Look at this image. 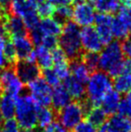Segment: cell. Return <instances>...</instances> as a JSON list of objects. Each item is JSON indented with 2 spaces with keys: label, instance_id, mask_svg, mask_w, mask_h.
Returning a JSON list of instances; mask_svg holds the SVG:
<instances>
[{
  "label": "cell",
  "instance_id": "cell-1",
  "mask_svg": "<svg viewBox=\"0 0 131 132\" xmlns=\"http://www.w3.org/2000/svg\"><path fill=\"white\" fill-rule=\"evenodd\" d=\"M113 88L112 78L102 70H95L91 73L85 83V96L90 106L101 105L105 94Z\"/></svg>",
  "mask_w": 131,
  "mask_h": 132
},
{
  "label": "cell",
  "instance_id": "cell-2",
  "mask_svg": "<svg viewBox=\"0 0 131 132\" xmlns=\"http://www.w3.org/2000/svg\"><path fill=\"white\" fill-rule=\"evenodd\" d=\"M99 54V69L106 72L110 77H116L122 71L123 53L118 40H112L103 46Z\"/></svg>",
  "mask_w": 131,
  "mask_h": 132
},
{
  "label": "cell",
  "instance_id": "cell-3",
  "mask_svg": "<svg viewBox=\"0 0 131 132\" xmlns=\"http://www.w3.org/2000/svg\"><path fill=\"white\" fill-rule=\"evenodd\" d=\"M81 28L74 22L68 21L63 24V29L58 38L59 48L65 52L69 59H78L82 55L80 40Z\"/></svg>",
  "mask_w": 131,
  "mask_h": 132
},
{
  "label": "cell",
  "instance_id": "cell-4",
  "mask_svg": "<svg viewBox=\"0 0 131 132\" xmlns=\"http://www.w3.org/2000/svg\"><path fill=\"white\" fill-rule=\"evenodd\" d=\"M39 106L30 94H21L15 99L14 118L21 129L33 130L37 127V111Z\"/></svg>",
  "mask_w": 131,
  "mask_h": 132
},
{
  "label": "cell",
  "instance_id": "cell-5",
  "mask_svg": "<svg viewBox=\"0 0 131 132\" xmlns=\"http://www.w3.org/2000/svg\"><path fill=\"white\" fill-rule=\"evenodd\" d=\"M87 102L74 101L58 110V122L68 130L73 129L85 117L86 111L89 107Z\"/></svg>",
  "mask_w": 131,
  "mask_h": 132
},
{
  "label": "cell",
  "instance_id": "cell-6",
  "mask_svg": "<svg viewBox=\"0 0 131 132\" xmlns=\"http://www.w3.org/2000/svg\"><path fill=\"white\" fill-rule=\"evenodd\" d=\"M8 9L12 14L22 18L27 31H32L39 25L40 16L37 14L36 9L27 0H11Z\"/></svg>",
  "mask_w": 131,
  "mask_h": 132
},
{
  "label": "cell",
  "instance_id": "cell-7",
  "mask_svg": "<svg viewBox=\"0 0 131 132\" xmlns=\"http://www.w3.org/2000/svg\"><path fill=\"white\" fill-rule=\"evenodd\" d=\"M0 88L4 94L17 98L24 89V83L20 79L14 68L6 67L0 73Z\"/></svg>",
  "mask_w": 131,
  "mask_h": 132
},
{
  "label": "cell",
  "instance_id": "cell-8",
  "mask_svg": "<svg viewBox=\"0 0 131 132\" xmlns=\"http://www.w3.org/2000/svg\"><path fill=\"white\" fill-rule=\"evenodd\" d=\"M29 94L32 96L39 107H47L51 105L52 87L41 77L27 84Z\"/></svg>",
  "mask_w": 131,
  "mask_h": 132
},
{
  "label": "cell",
  "instance_id": "cell-9",
  "mask_svg": "<svg viewBox=\"0 0 131 132\" xmlns=\"http://www.w3.org/2000/svg\"><path fill=\"white\" fill-rule=\"evenodd\" d=\"M96 14L93 5L86 0L77 1L74 7H72V19L80 28L93 25Z\"/></svg>",
  "mask_w": 131,
  "mask_h": 132
},
{
  "label": "cell",
  "instance_id": "cell-10",
  "mask_svg": "<svg viewBox=\"0 0 131 132\" xmlns=\"http://www.w3.org/2000/svg\"><path fill=\"white\" fill-rule=\"evenodd\" d=\"M11 42L15 50L18 61L36 63L34 44L32 43L30 36L27 35V33L12 37Z\"/></svg>",
  "mask_w": 131,
  "mask_h": 132
},
{
  "label": "cell",
  "instance_id": "cell-11",
  "mask_svg": "<svg viewBox=\"0 0 131 132\" xmlns=\"http://www.w3.org/2000/svg\"><path fill=\"white\" fill-rule=\"evenodd\" d=\"M80 40L82 50L84 52L99 53L104 46L95 27L92 25L81 28Z\"/></svg>",
  "mask_w": 131,
  "mask_h": 132
},
{
  "label": "cell",
  "instance_id": "cell-12",
  "mask_svg": "<svg viewBox=\"0 0 131 132\" xmlns=\"http://www.w3.org/2000/svg\"><path fill=\"white\" fill-rule=\"evenodd\" d=\"M114 16L109 14H96L94 20L95 29L98 32L100 38L104 45L110 43L114 40L113 33H112V23H113Z\"/></svg>",
  "mask_w": 131,
  "mask_h": 132
},
{
  "label": "cell",
  "instance_id": "cell-13",
  "mask_svg": "<svg viewBox=\"0 0 131 132\" xmlns=\"http://www.w3.org/2000/svg\"><path fill=\"white\" fill-rule=\"evenodd\" d=\"M16 74L24 84H28L32 80L38 78L41 75L40 68L36 63H30L26 61H18L14 68Z\"/></svg>",
  "mask_w": 131,
  "mask_h": 132
},
{
  "label": "cell",
  "instance_id": "cell-14",
  "mask_svg": "<svg viewBox=\"0 0 131 132\" xmlns=\"http://www.w3.org/2000/svg\"><path fill=\"white\" fill-rule=\"evenodd\" d=\"M35 29L38 30L42 37L49 36L58 38L63 29V23L52 16L41 19L39 23V25Z\"/></svg>",
  "mask_w": 131,
  "mask_h": 132
},
{
  "label": "cell",
  "instance_id": "cell-15",
  "mask_svg": "<svg viewBox=\"0 0 131 132\" xmlns=\"http://www.w3.org/2000/svg\"><path fill=\"white\" fill-rule=\"evenodd\" d=\"M100 129L105 132H131V125L128 119L117 113L110 115Z\"/></svg>",
  "mask_w": 131,
  "mask_h": 132
},
{
  "label": "cell",
  "instance_id": "cell-16",
  "mask_svg": "<svg viewBox=\"0 0 131 132\" xmlns=\"http://www.w3.org/2000/svg\"><path fill=\"white\" fill-rule=\"evenodd\" d=\"M3 24L5 28L7 34L12 37L27 33V29L23 23V21L19 16L14 15V14L5 16Z\"/></svg>",
  "mask_w": 131,
  "mask_h": 132
},
{
  "label": "cell",
  "instance_id": "cell-17",
  "mask_svg": "<svg viewBox=\"0 0 131 132\" xmlns=\"http://www.w3.org/2000/svg\"><path fill=\"white\" fill-rule=\"evenodd\" d=\"M64 86L72 99L75 101H83L85 96V85L70 76L64 80Z\"/></svg>",
  "mask_w": 131,
  "mask_h": 132
},
{
  "label": "cell",
  "instance_id": "cell-18",
  "mask_svg": "<svg viewBox=\"0 0 131 132\" xmlns=\"http://www.w3.org/2000/svg\"><path fill=\"white\" fill-rule=\"evenodd\" d=\"M72 101L71 96L69 95L63 85H58L52 88V94H51V105L53 109L58 111L62 109L64 106Z\"/></svg>",
  "mask_w": 131,
  "mask_h": 132
},
{
  "label": "cell",
  "instance_id": "cell-19",
  "mask_svg": "<svg viewBox=\"0 0 131 132\" xmlns=\"http://www.w3.org/2000/svg\"><path fill=\"white\" fill-rule=\"evenodd\" d=\"M121 100V94L113 88L109 91L101 100V108L107 115H113L117 113L118 107Z\"/></svg>",
  "mask_w": 131,
  "mask_h": 132
},
{
  "label": "cell",
  "instance_id": "cell-20",
  "mask_svg": "<svg viewBox=\"0 0 131 132\" xmlns=\"http://www.w3.org/2000/svg\"><path fill=\"white\" fill-rule=\"evenodd\" d=\"M70 73H71V77L85 85L91 76L92 71L86 67L82 59L78 57V59H73L72 63L70 64Z\"/></svg>",
  "mask_w": 131,
  "mask_h": 132
},
{
  "label": "cell",
  "instance_id": "cell-21",
  "mask_svg": "<svg viewBox=\"0 0 131 132\" xmlns=\"http://www.w3.org/2000/svg\"><path fill=\"white\" fill-rule=\"evenodd\" d=\"M94 9L101 14H112L120 8V0H88Z\"/></svg>",
  "mask_w": 131,
  "mask_h": 132
},
{
  "label": "cell",
  "instance_id": "cell-22",
  "mask_svg": "<svg viewBox=\"0 0 131 132\" xmlns=\"http://www.w3.org/2000/svg\"><path fill=\"white\" fill-rule=\"evenodd\" d=\"M57 118L56 111L49 106L39 107L37 111V126L40 129H45L55 121Z\"/></svg>",
  "mask_w": 131,
  "mask_h": 132
},
{
  "label": "cell",
  "instance_id": "cell-23",
  "mask_svg": "<svg viewBox=\"0 0 131 132\" xmlns=\"http://www.w3.org/2000/svg\"><path fill=\"white\" fill-rule=\"evenodd\" d=\"M107 116L108 115L100 106H89L85 114L87 121H89L96 128H101L106 122L108 119Z\"/></svg>",
  "mask_w": 131,
  "mask_h": 132
},
{
  "label": "cell",
  "instance_id": "cell-24",
  "mask_svg": "<svg viewBox=\"0 0 131 132\" xmlns=\"http://www.w3.org/2000/svg\"><path fill=\"white\" fill-rule=\"evenodd\" d=\"M15 99L16 98L6 94H4L2 96H0V113L3 120L14 118Z\"/></svg>",
  "mask_w": 131,
  "mask_h": 132
},
{
  "label": "cell",
  "instance_id": "cell-25",
  "mask_svg": "<svg viewBox=\"0 0 131 132\" xmlns=\"http://www.w3.org/2000/svg\"><path fill=\"white\" fill-rule=\"evenodd\" d=\"M36 63L40 69H47L52 67L51 51L42 45H37L34 49Z\"/></svg>",
  "mask_w": 131,
  "mask_h": 132
},
{
  "label": "cell",
  "instance_id": "cell-26",
  "mask_svg": "<svg viewBox=\"0 0 131 132\" xmlns=\"http://www.w3.org/2000/svg\"><path fill=\"white\" fill-rule=\"evenodd\" d=\"M113 89L119 94H128L131 89V74L122 73L112 80Z\"/></svg>",
  "mask_w": 131,
  "mask_h": 132
},
{
  "label": "cell",
  "instance_id": "cell-27",
  "mask_svg": "<svg viewBox=\"0 0 131 132\" xmlns=\"http://www.w3.org/2000/svg\"><path fill=\"white\" fill-rule=\"evenodd\" d=\"M111 29H112V33H113V37L116 40H123L130 36V32L128 31V30L116 17H114Z\"/></svg>",
  "mask_w": 131,
  "mask_h": 132
},
{
  "label": "cell",
  "instance_id": "cell-28",
  "mask_svg": "<svg viewBox=\"0 0 131 132\" xmlns=\"http://www.w3.org/2000/svg\"><path fill=\"white\" fill-rule=\"evenodd\" d=\"M35 9H36L37 14L40 16V18L43 19V18H48V17H52V16H54L56 6H55L51 2H49V0H45V1L42 2L40 5H38Z\"/></svg>",
  "mask_w": 131,
  "mask_h": 132
},
{
  "label": "cell",
  "instance_id": "cell-29",
  "mask_svg": "<svg viewBox=\"0 0 131 132\" xmlns=\"http://www.w3.org/2000/svg\"><path fill=\"white\" fill-rule=\"evenodd\" d=\"M116 18L128 30L131 34V6H120L117 12Z\"/></svg>",
  "mask_w": 131,
  "mask_h": 132
},
{
  "label": "cell",
  "instance_id": "cell-30",
  "mask_svg": "<svg viewBox=\"0 0 131 132\" xmlns=\"http://www.w3.org/2000/svg\"><path fill=\"white\" fill-rule=\"evenodd\" d=\"M81 59L92 72L99 68V54L94 52H84L81 55Z\"/></svg>",
  "mask_w": 131,
  "mask_h": 132
},
{
  "label": "cell",
  "instance_id": "cell-31",
  "mask_svg": "<svg viewBox=\"0 0 131 132\" xmlns=\"http://www.w3.org/2000/svg\"><path fill=\"white\" fill-rule=\"evenodd\" d=\"M54 17L64 24L66 22L70 21L72 18V7L70 6V5L57 6Z\"/></svg>",
  "mask_w": 131,
  "mask_h": 132
},
{
  "label": "cell",
  "instance_id": "cell-32",
  "mask_svg": "<svg viewBox=\"0 0 131 132\" xmlns=\"http://www.w3.org/2000/svg\"><path fill=\"white\" fill-rule=\"evenodd\" d=\"M53 70L55 73L58 75L60 80H66L67 77L71 76L70 73V64L69 61H64V62H59L53 64Z\"/></svg>",
  "mask_w": 131,
  "mask_h": 132
},
{
  "label": "cell",
  "instance_id": "cell-33",
  "mask_svg": "<svg viewBox=\"0 0 131 132\" xmlns=\"http://www.w3.org/2000/svg\"><path fill=\"white\" fill-rule=\"evenodd\" d=\"M42 74V78L45 80L51 87H55L57 85H60V82L61 80L59 79V77H58L55 71L53 70L52 68H47V69H43L41 72Z\"/></svg>",
  "mask_w": 131,
  "mask_h": 132
},
{
  "label": "cell",
  "instance_id": "cell-34",
  "mask_svg": "<svg viewBox=\"0 0 131 132\" xmlns=\"http://www.w3.org/2000/svg\"><path fill=\"white\" fill-rule=\"evenodd\" d=\"M117 113L128 120L131 118V101L127 96L125 98H121Z\"/></svg>",
  "mask_w": 131,
  "mask_h": 132
},
{
  "label": "cell",
  "instance_id": "cell-35",
  "mask_svg": "<svg viewBox=\"0 0 131 132\" xmlns=\"http://www.w3.org/2000/svg\"><path fill=\"white\" fill-rule=\"evenodd\" d=\"M0 125V132H21V127L14 118L5 120Z\"/></svg>",
  "mask_w": 131,
  "mask_h": 132
},
{
  "label": "cell",
  "instance_id": "cell-36",
  "mask_svg": "<svg viewBox=\"0 0 131 132\" xmlns=\"http://www.w3.org/2000/svg\"><path fill=\"white\" fill-rule=\"evenodd\" d=\"M5 55L7 62H8V65H14L17 63V56H16L15 50H14L12 42H9V40L7 42L5 48Z\"/></svg>",
  "mask_w": 131,
  "mask_h": 132
},
{
  "label": "cell",
  "instance_id": "cell-37",
  "mask_svg": "<svg viewBox=\"0 0 131 132\" xmlns=\"http://www.w3.org/2000/svg\"><path fill=\"white\" fill-rule=\"evenodd\" d=\"M7 42V35L0 34V69H3L8 66V62L5 55V48Z\"/></svg>",
  "mask_w": 131,
  "mask_h": 132
},
{
  "label": "cell",
  "instance_id": "cell-38",
  "mask_svg": "<svg viewBox=\"0 0 131 132\" xmlns=\"http://www.w3.org/2000/svg\"><path fill=\"white\" fill-rule=\"evenodd\" d=\"M72 132H98V129L87 120H82L72 129Z\"/></svg>",
  "mask_w": 131,
  "mask_h": 132
},
{
  "label": "cell",
  "instance_id": "cell-39",
  "mask_svg": "<svg viewBox=\"0 0 131 132\" xmlns=\"http://www.w3.org/2000/svg\"><path fill=\"white\" fill-rule=\"evenodd\" d=\"M40 45H42L45 48H47V49L52 51L53 49L58 47V38H56V37H49V36L43 37V39L41 40V43Z\"/></svg>",
  "mask_w": 131,
  "mask_h": 132
},
{
  "label": "cell",
  "instance_id": "cell-40",
  "mask_svg": "<svg viewBox=\"0 0 131 132\" xmlns=\"http://www.w3.org/2000/svg\"><path fill=\"white\" fill-rule=\"evenodd\" d=\"M42 132H69V130L63 127L58 121H54L52 124L43 129Z\"/></svg>",
  "mask_w": 131,
  "mask_h": 132
},
{
  "label": "cell",
  "instance_id": "cell-41",
  "mask_svg": "<svg viewBox=\"0 0 131 132\" xmlns=\"http://www.w3.org/2000/svg\"><path fill=\"white\" fill-rule=\"evenodd\" d=\"M121 45V51H122L123 56L127 59H131V37H128L123 40Z\"/></svg>",
  "mask_w": 131,
  "mask_h": 132
},
{
  "label": "cell",
  "instance_id": "cell-42",
  "mask_svg": "<svg viewBox=\"0 0 131 132\" xmlns=\"http://www.w3.org/2000/svg\"><path fill=\"white\" fill-rule=\"evenodd\" d=\"M122 72L131 74V59H125V60H123ZM122 72H121V73H122Z\"/></svg>",
  "mask_w": 131,
  "mask_h": 132
},
{
  "label": "cell",
  "instance_id": "cell-43",
  "mask_svg": "<svg viewBox=\"0 0 131 132\" xmlns=\"http://www.w3.org/2000/svg\"><path fill=\"white\" fill-rule=\"evenodd\" d=\"M44 1H45V0H27V2H28L32 6L34 7V8H36L38 5H40V4Z\"/></svg>",
  "mask_w": 131,
  "mask_h": 132
},
{
  "label": "cell",
  "instance_id": "cell-44",
  "mask_svg": "<svg viewBox=\"0 0 131 132\" xmlns=\"http://www.w3.org/2000/svg\"><path fill=\"white\" fill-rule=\"evenodd\" d=\"M5 13H6V9L0 4V18H4L5 16Z\"/></svg>",
  "mask_w": 131,
  "mask_h": 132
},
{
  "label": "cell",
  "instance_id": "cell-45",
  "mask_svg": "<svg viewBox=\"0 0 131 132\" xmlns=\"http://www.w3.org/2000/svg\"><path fill=\"white\" fill-rule=\"evenodd\" d=\"M10 2H11V0H0V4H1L5 9H8Z\"/></svg>",
  "mask_w": 131,
  "mask_h": 132
},
{
  "label": "cell",
  "instance_id": "cell-46",
  "mask_svg": "<svg viewBox=\"0 0 131 132\" xmlns=\"http://www.w3.org/2000/svg\"><path fill=\"white\" fill-rule=\"evenodd\" d=\"M120 3L123 6H131V0H120Z\"/></svg>",
  "mask_w": 131,
  "mask_h": 132
},
{
  "label": "cell",
  "instance_id": "cell-47",
  "mask_svg": "<svg viewBox=\"0 0 131 132\" xmlns=\"http://www.w3.org/2000/svg\"><path fill=\"white\" fill-rule=\"evenodd\" d=\"M127 97H128V99H129L130 101H131V89L129 90V92H128V94H127Z\"/></svg>",
  "mask_w": 131,
  "mask_h": 132
},
{
  "label": "cell",
  "instance_id": "cell-48",
  "mask_svg": "<svg viewBox=\"0 0 131 132\" xmlns=\"http://www.w3.org/2000/svg\"><path fill=\"white\" fill-rule=\"evenodd\" d=\"M2 120H3V119H2V116H1V113H0V124H1Z\"/></svg>",
  "mask_w": 131,
  "mask_h": 132
},
{
  "label": "cell",
  "instance_id": "cell-49",
  "mask_svg": "<svg viewBox=\"0 0 131 132\" xmlns=\"http://www.w3.org/2000/svg\"><path fill=\"white\" fill-rule=\"evenodd\" d=\"M21 132H31V130H25V129H23V130Z\"/></svg>",
  "mask_w": 131,
  "mask_h": 132
},
{
  "label": "cell",
  "instance_id": "cell-50",
  "mask_svg": "<svg viewBox=\"0 0 131 132\" xmlns=\"http://www.w3.org/2000/svg\"><path fill=\"white\" fill-rule=\"evenodd\" d=\"M98 132H105V131H103L102 129H100V130H99Z\"/></svg>",
  "mask_w": 131,
  "mask_h": 132
},
{
  "label": "cell",
  "instance_id": "cell-51",
  "mask_svg": "<svg viewBox=\"0 0 131 132\" xmlns=\"http://www.w3.org/2000/svg\"><path fill=\"white\" fill-rule=\"evenodd\" d=\"M129 122H130V125H131V118L129 119Z\"/></svg>",
  "mask_w": 131,
  "mask_h": 132
},
{
  "label": "cell",
  "instance_id": "cell-52",
  "mask_svg": "<svg viewBox=\"0 0 131 132\" xmlns=\"http://www.w3.org/2000/svg\"><path fill=\"white\" fill-rule=\"evenodd\" d=\"M31 132H37V131H35V130H31Z\"/></svg>",
  "mask_w": 131,
  "mask_h": 132
},
{
  "label": "cell",
  "instance_id": "cell-53",
  "mask_svg": "<svg viewBox=\"0 0 131 132\" xmlns=\"http://www.w3.org/2000/svg\"><path fill=\"white\" fill-rule=\"evenodd\" d=\"M77 1H82V0H77Z\"/></svg>",
  "mask_w": 131,
  "mask_h": 132
},
{
  "label": "cell",
  "instance_id": "cell-54",
  "mask_svg": "<svg viewBox=\"0 0 131 132\" xmlns=\"http://www.w3.org/2000/svg\"><path fill=\"white\" fill-rule=\"evenodd\" d=\"M49 1H50V0H49Z\"/></svg>",
  "mask_w": 131,
  "mask_h": 132
}]
</instances>
